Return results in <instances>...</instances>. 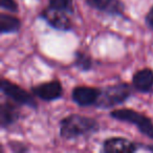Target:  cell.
I'll return each instance as SVG.
<instances>
[{
	"label": "cell",
	"instance_id": "7c38bea8",
	"mask_svg": "<svg viewBox=\"0 0 153 153\" xmlns=\"http://www.w3.org/2000/svg\"><path fill=\"white\" fill-rule=\"evenodd\" d=\"M22 27V21L12 14L1 12L0 14V34L3 35H13L20 32Z\"/></svg>",
	"mask_w": 153,
	"mask_h": 153
},
{
	"label": "cell",
	"instance_id": "4fadbf2b",
	"mask_svg": "<svg viewBox=\"0 0 153 153\" xmlns=\"http://www.w3.org/2000/svg\"><path fill=\"white\" fill-rule=\"evenodd\" d=\"M72 65L76 70L81 72H89L94 69V60L91 55L81 49H76L74 53Z\"/></svg>",
	"mask_w": 153,
	"mask_h": 153
},
{
	"label": "cell",
	"instance_id": "9c48e42d",
	"mask_svg": "<svg viewBox=\"0 0 153 153\" xmlns=\"http://www.w3.org/2000/svg\"><path fill=\"white\" fill-rule=\"evenodd\" d=\"M89 9L111 17H120L129 20L126 15V7L122 0H84Z\"/></svg>",
	"mask_w": 153,
	"mask_h": 153
},
{
	"label": "cell",
	"instance_id": "7a4b0ae2",
	"mask_svg": "<svg viewBox=\"0 0 153 153\" xmlns=\"http://www.w3.org/2000/svg\"><path fill=\"white\" fill-rule=\"evenodd\" d=\"M109 117L114 121L135 126L140 134L149 140H153V120L144 112L132 108H117L109 112Z\"/></svg>",
	"mask_w": 153,
	"mask_h": 153
},
{
	"label": "cell",
	"instance_id": "e0dca14e",
	"mask_svg": "<svg viewBox=\"0 0 153 153\" xmlns=\"http://www.w3.org/2000/svg\"><path fill=\"white\" fill-rule=\"evenodd\" d=\"M145 24L150 30H153V4L150 7L149 11L145 15Z\"/></svg>",
	"mask_w": 153,
	"mask_h": 153
},
{
	"label": "cell",
	"instance_id": "277c9868",
	"mask_svg": "<svg viewBox=\"0 0 153 153\" xmlns=\"http://www.w3.org/2000/svg\"><path fill=\"white\" fill-rule=\"evenodd\" d=\"M0 90L5 98L17 103L20 106L28 107L34 110L38 109L39 105L35 99L36 97L32 92L27 91L23 87H21L19 84L14 83L13 81L7 79L4 76H2L0 80Z\"/></svg>",
	"mask_w": 153,
	"mask_h": 153
},
{
	"label": "cell",
	"instance_id": "9a60e30c",
	"mask_svg": "<svg viewBox=\"0 0 153 153\" xmlns=\"http://www.w3.org/2000/svg\"><path fill=\"white\" fill-rule=\"evenodd\" d=\"M7 147H9L10 151L13 153H27L30 151V148L27 145L16 140H9L7 142Z\"/></svg>",
	"mask_w": 153,
	"mask_h": 153
},
{
	"label": "cell",
	"instance_id": "ba28073f",
	"mask_svg": "<svg viewBox=\"0 0 153 153\" xmlns=\"http://www.w3.org/2000/svg\"><path fill=\"white\" fill-rule=\"evenodd\" d=\"M102 88L89 85H76L71 90V100L80 107H96L100 100Z\"/></svg>",
	"mask_w": 153,
	"mask_h": 153
},
{
	"label": "cell",
	"instance_id": "5b68a950",
	"mask_svg": "<svg viewBox=\"0 0 153 153\" xmlns=\"http://www.w3.org/2000/svg\"><path fill=\"white\" fill-rule=\"evenodd\" d=\"M101 145L100 151L103 153H134L144 149V144L124 136H110L105 138Z\"/></svg>",
	"mask_w": 153,
	"mask_h": 153
},
{
	"label": "cell",
	"instance_id": "2e32d148",
	"mask_svg": "<svg viewBox=\"0 0 153 153\" xmlns=\"http://www.w3.org/2000/svg\"><path fill=\"white\" fill-rule=\"evenodd\" d=\"M0 9L9 13H19V4L16 0H0Z\"/></svg>",
	"mask_w": 153,
	"mask_h": 153
},
{
	"label": "cell",
	"instance_id": "5bb4252c",
	"mask_svg": "<svg viewBox=\"0 0 153 153\" xmlns=\"http://www.w3.org/2000/svg\"><path fill=\"white\" fill-rule=\"evenodd\" d=\"M47 7L74 15V0H48Z\"/></svg>",
	"mask_w": 153,
	"mask_h": 153
},
{
	"label": "cell",
	"instance_id": "ac0fdd59",
	"mask_svg": "<svg viewBox=\"0 0 153 153\" xmlns=\"http://www.w3.org/2000/svg\"><path fill=\"white\" fill-rule=\"evenodd\" d=\"M143 150L153 153V145H146V144H144V149H143Z\"/></svg>",
	"mask_w": 153,
	"mask_h": 153
},
{
	"label": "cell",
	"instance_id": "30bf717a",
	"mask_svg": "<svg viewBox=\"0 0 153 153\" xmlns=\"http://www.w3.org/2000/svg\"><path fill=\"white\" fill-rule=\"evenodd\" d=\"M20 105L13 102L12 100L2 101L0 104V128L7 130L14 126L22 117V112Z\"/></svg>",
	"mask_w": 153,
	"mask_h": 153
},
{
	"label": "cell",
	"instance_id": "3957f363",
	"mask_svg": "<svg viewBox=\"0 0 153 153\" xmlns=\"http://www.w3.org/2000/svg\"><path fill=\"white\" fill-rule=\"evenodd\" d=\"M133 86L127 82H120L112 85L105 86L102 88L100 100L96 105L98 109H108L114 108L120 105L126 103L133 96Z\"/></svg>",
	"mask_w": 153,
	"mask_h": 153
},
{
	"label": "cell",
	"instance_id": "8992f818",
	"mask_svg": "<svg viewBox=\"0 0 153 153\" xmlns=\"http://www.w3.org/2000/svg\"><path fill=\"white\" fill-rule=\"evenodd\" d=\"M30 92L43 102L51 103L60 100L63 97L64 89L62 82L58 79H53L33 85L30 87Z\"/></svg>",
	"mask_w": 153,
	"mask_h": 153
},
{
	"label": "cell",
	"instance_id": "52a82bcc",
	"mask_svg": "<svg viewBox=\"0 0 153 153\" xmlns=\"http://www.w3.org/2000/svg\"><path fill=\"white\" fill-rule=\"evenodd\" d=\"M69 14L65 12L56 11L49 7H44L39 14V18L48 26L60 32H70L74 30V22Z\"/></svg>",
	"mask_w": 153,
	"mask_h": 153
},
{
	"label": "cell",
	"instance_id": "8fae6325",
	"mask_svg": "<svg viewBox=\"0 0 153 153\" xmlns=\"http://www.w3.org/2000/svg\"><path fill=\"white\" fill-rule=\"evenodd\" d=\"M131 84L136 92L151 94L153 91V68L144 67L136 70L132 74Z\"/></svg>",
	"mask_w": 153,
	"mask_h": 153
},
{
	"label": "cell",
	"instance_id": "6da1fadb",
	"mask_svg": "<svg viewBox=\"0 0 153 153\" xmlns=\"http://www.w3.org/2000/svg\"><path fill=\"white\" fill-rule=\"evenodd\" d=\"M101 125L94 117L79 113H70L59 122V135L65 140L89 138L99 133Z\"/></svg>",
	"mask_w": 153,
	"mask_h": 153
}]
</instances>
